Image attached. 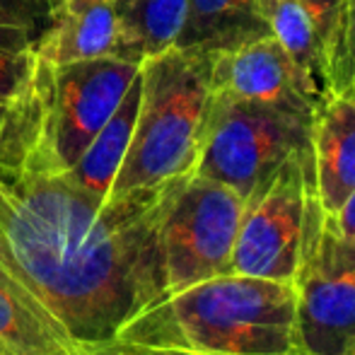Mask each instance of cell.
Listing matches in <instances>:
<instances>
[{
	"mask_svg": "<svg viewBox=\"0 0 355 355\" xmlns=\"http://www.w3.org/2000/svg\"><path fill=\"white\" fill-rule=\"evenodd\" d=\"M172 182L102 203L66 174L0 169V266L78 341L107 346L167 297L159 218Z\"/></svg>",
	"mask_w": 355,
	"mask_h": 355,
	"instance_id": "obj_1",
	"label": "cell"
},
{
	"mask_svg": "<svg viewBox=\"0 0 355 355\" xmlns=\"http://www.w3.org/2000/svg\"><path fill=\"white\" fill-rule=\"evenodd\" d=\"M116 341L155 355H307L295 285L239 273L167 295L133 317Z\"/></svg>",
	"mask_w": 355,
	"mask_h": 355,
	"instance_id": "obj_2",
	"label": "cell"
},
{
	"mask_svg": "<svg viewBox=\"0 0 355 355\" xmlns=\"http://www.w3.org/2000/svg\"><path fill=\"white\" fill-rule=\"evenodd\" d=\"M213 56L191 49L141 63V107L131 145L107 198L157 189L193 172L211 99Z\"/></svg>",
	"mask_w": 355,
	"mask_h": 355,
	"instance_id": "obj_3",
	"label": "cell"
},
{
	"mask_svg": "<svg viewBox=\"0 0 355 355\" xmlns=\"http://www.w3.org/2000/svg\"><path fill=\"white\" fill-rule=\"evenodd\" d=\"M322 223L312 150L295 153L244 201L230 273L295 283Z\"/></svg>",
	"mask_w": 355,
	"mask_h": 355,
	"instance_id": "obj_4",
	"label": "cell"
},
{
	"mask_svg": "<svg viewBox=\"0 0 355 355\" xmlns=\"http://www.w3.org/2000/svg\"><path fill=\"white\" fill-rule=\"evenodd\" d=\"M314 119L247 102L211 87L193 174L247 201L295 153L312 150Z\"/></svg>",
	"mask_w": 355,
	"mask_h": 355,
	"instance_id": "obj_5",
	"label": "cell"
},
{
	"mask_svg": "<svg viewBox=\"0 0 355 355\" xmlns=\"http://www.w3.org/2000/svg\"><path fill=\"white\" fill-rule=\"evenodd\" d=\"M244 198L230 187L189 172L169 184L159 218L164 293L230 273Z\"/></svg>",
	"mask_w": 355,
	"mask_h": 355,
	"instance_id": "obj_6",
	"label": "cell"
},
{
	"mask_svg": "<svg viewBox=\"0 0 355 355\" xmlns=\"http://www.w3.org/2000/svg\"><path fill=\"white\" fill-rule=\"evenodd\" d=\"M138 73V63L112 56L63 66L51 63L42 136L24 169L66 174L116 112Z\"/></svg>",
	"mask_w": 355,
	"mask_h": 355,
	"instance_id": "obj_7",
	"label": "cell"
},
{
	"mask_svg": "<svg viewBox=\"0 0 355 355\" xmlns=\"http://www.w3.org/2000/svg\"><path fill=\"white\" fill-rule=\"evenodd\" d=\"M293 285L304 353L346 355L355 346V247L322 223Z\"/></svg>",
	"mask_w": 355,
	"mask_h": 355,
	"instance_id": "obj_8",
	"label": "cell"
},
{
	"mask_svg": "<svg viewBox=\"0 0 355 355\" xmlns=\"http://www.w3.org/2000/svg\"><path fill=\"white\" fill-rule=\"evenodd\" d=\"M211 87L304 119L317 116L302 73L273 37L213 56Z\"/></svg>",
	"mask_w": 355,
	"mask_h": 355,
	"instance_id": "obj_9",
	"label": "cell"
},
{
	"mask_svg": "<svg viewBox=\"0 0 355 355\" xmlns=\"http://www.w3.org/2000/svg\"><path fill=\"white\" fill-rule=\"evenodd\" d=\"M0 266V355H97Z\"/></svg>",
	"mask_w": 355,
	"mask_h": 355,
	"instance_id": "obj_10",
	"label": "cell"
},
{
	"mask_svg": "<svg viewBox=\"0 0 355 355\" xmlns=\"http://www.w3.org/2000/svg\"><path fill=\"white\" fill-rule=\"evenodd\" d=\"M116 39L114 0H53L49 24L37 39L39 58L63 66L112 56Z\"/></svg>",
	"mask_w": 355,
	"mask_h": 355,
	"instance_id": "obj_11",
	"label": "cell"
},
{
	"mask_svg": "<svg viewBox=\"0 0 355 355\" xmlns=\"http://www.w3.org/2000/svg\"><path fill=\"white\" fill-rule=\"evenodd\" d=\"M314 184L324 215L338 213L355 191V102L331 97L312 126Z\"/></svg>",
	"mask_w": 355,
	"mask_h": 355,
	"instance_id": "obj_12",
	"label": "cell"
},
{
	"mask_svg": "<svg viewBox=\"0 0 355 355\" xmlns=\"http://www.w3.org/2000/svg\"><path fill=\"white\" fill-rule=\"evenodd\" d=\"M266 37L271 27L257 0H189L177 49L218 56Z\"/></svg>",
	"mask_w": 355,
	"mask_h": 355,
	"instance_id": "obj_13",
	"label": "cell"
},
{
	"mask_svg": "<svg viewBox=\"0 0 355 355\" xmlns=\"http://www.w3.org/2000/svg\"><path fill=\"white\" fill-rule=\"evenodd\" d=\"M271 37L283 46L312 94L317 112L334 97L327 66V39L302 0H257Z\"/></svg>",
	"mask_w": 355,
	"mask_h": 355,
	"instance_id": "obj_14",
	"label": "cell"
},
{
	"mask_svg": "<svg viewBox=\"0 0 355 355\" xmlns=\"http://www.w3.org/2000/svg\"><path fill=\"white\" fill-rule=\"evenodd\" d=\"M189 0H114L116 39L112 58L141 66L177 46Z\"/></svg>",
	"mask_w": 355,
	"mask_h": 355,
	"instance_id": "obj_15",
	"label": "cell"
},
{
	"mask_svg": "<svg viewBox=\"0 0 355 355\" xmlns=\"http://www.w3.org/2000/svg\"><path fill=\"white\" fill-rule=\"evenodd\" d=\"M141 87L143 83L141 73H138L128 92L123 94L121 104L116 107V112L99 128V133L87 145L83 157L66 172V177L73 184H78L83 191H87L89 196H94L102 203L107 201L114 177H116L119 167H121L123 157L128 153V145H131L138 107H141Z\"/></svg>",
	"mask_w": 355,
	"mask_h": 355,
	"instance_id": "obj_16",
	"label": "cell"
},
{
	"mask_svg": "<svg viewBox=\"0 0 355 355\" xmlns=\"http://www.w3.org/2000/svg\"><path fill=\"white\" fill-rule=\"evenodd\" d=\"M39 58V56H37ZM51 63L39 58L37 80L17 97L0 94V169L22 172L37 150L46 112V87Z\"/></svg>",
	"mask_w": 355,
	"mask_h": 355,
	"instance_id": "obj_17",
	"label": "cell"
},
{
	"mask_svg": "<svg viewBox=\"0 0 355 355\" xmlns=\"http://www.w3.org/2000/svg\"><path fill=\"white\" fill-rule=\"evenodd\" d=\"M53 0H0V49L34 51Z\"/></svg>",
	"mask_w": 355,
	"mask_h": 355,
	"instance_id": "obj_18",
	"label": "cell"
},
{
	"mask_svg": "<svg viewBox=\"0 0 355 355\" xmlns=\"http://www.w3.org/2000/svg\"><path fill=\"white\" fill-rule=\"evenodd\" d=\"M327 66L334 97L343 94L355 83V0H338L327 44Z\"/></svg>",
	"mask_w": 355,
	"mask_h": 355,
	"instance_id": "obj_19",
	"label": "cell"
},
{
	"mask_svg": "<svg viewBox=\"0 0 355 355\" xmlns=\"http://www.w3.org/2000/svg\"><path fill=\"white\" fill-rule=\"evenodd\" d=\"M37 51H8L0 49V94L17 97L37 80Z\"/></svg>",
	"mask_w": 355,
	"mask_h": 355,
	"instance_id": "obj_20",
	"label": "cell"
},
{
	"mask_svg": "<svg viewBox=\"0 0 355 355\" xmlns=\"http://www.w3.org/2000/svg\"><path fill=\"white\" fill-rule=\"evenodd\" d=\"M324 223H327L343 242L355 247V191L346 198V203L338 208V213L324 215Z\"/></svg>",
	"mask_w": 355,
	"mask_h": 355,
	"instance_id": "obj_21",
	"label": "cell"
},
{
	"mask_svg": "<svg viewBox=\"0 0 355 355\" xmlns=\"http://www.w3.org/2000/svg\"><path fill=\"white\" fill-rule=\"evenodd\" d=\"M97 355H143L141 348L131 346V343H121V341H112L102 348Z\"/></svg>",
	"mask_w": 355,
	"mask_h": 355,
	"instance_id": "obj_22",
	"label": "cell"
},
{
	"mask_svg": "<svg viewBox=\"0 0 355 355\" xmlns=\"http://www.w3.org/2000/svg\"><path fill=\"white\" fill-rule=\"evenodd\" d=\"M343 97H348V99H353V102H355V83L346 89V92H343Z\"/></svg>",
	"mask_w": 355,
	"mask_h": 355,
	"instance_id": "obj_23",
	"label": "cell"
},
{
	"mask_svg": "<svg viewBox=\"0 0 355 355\" xmlns=\"http://www.w3.org/2000/svg\"><path fill=\"white\" fill-rule=\"evenodd\" d=\"M138 348V346H136ZM141 351H143V348H141ZM143 355H155V353H150V351H143Z\"/></svg>",
	"mask_w": 355,
	"mask_h": 355,
	"instance_id": "obj_24",
	"label": "cell"
},
{
	"mask_svg": "<svg viewBox=\"0 0 355 355\" xmlns=\"http://www.w3.org/2000/svg\"><path fill=\"white\" fill-rule=\"evenodd\" d=\"M346 355H355V346H353V348H351V351H348Z\"/></svg>",
	"mask_w": 355,
	"mask_h": 355,
	"instance_id": "obj_25",
	"label": "cell"
}]
</instances>
